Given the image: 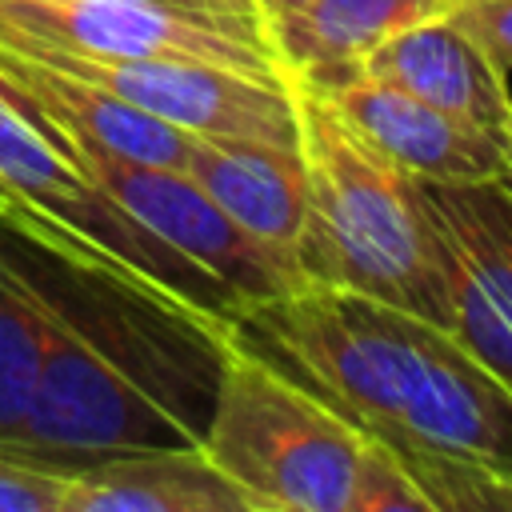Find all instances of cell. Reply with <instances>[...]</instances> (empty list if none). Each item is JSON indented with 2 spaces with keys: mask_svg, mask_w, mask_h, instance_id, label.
<instances>
[{
  "mask_svg": "<svg viewBox=\"0 0 512 512\" xmlns=\"http://www.w3.org/2000/svg\"><path fill=\"white\" fill-rule=\"evenodd\" d=\"M64 140L76 152L80 168L92 176V184L120 212H128L140 228H148L156 240H164L172 252H180L200 272H208L228 292L232 312L308 284L292 252L268 248L252 232H244L184 168L140 164L104 152L100 144L88 140H72V136Z\"/></svg>",
  "mask_w": 512,
  "mask_h": 512,
  "instance_id": "obj_6",
  "label": "cell"
},
{
  "mask_svg": "<svg viewBox=\"0 0 512 512\" xmlns=\"http://www.w3.org/2000/svg\"><path fill=\"white\" fill-rule=\"evenodd\" d=\"M8 216H12V200H8V188L0 184V224H8Z\"/></svg>",
  "mask_w": 512,
  "mask_h": 512,
  "instance_id": "obj_20",
  "label": "cell"
},
{
  "mask_svg": "<svg viewBox=\"0 0 512 512\" xmlns=\"http://www.w3.org/2000/svg\"><path fill=\"white\" fill-rule=\"evenodd\" d=\"M0 184L8 188V228L32 232L44 244L140 280L196 312L228 324V292L120 212L80 168L68 140L0 80Z\"/></svg>",
  "mask_w": 512,
  "mask_h": 512,
  "instance_id": "obj_5",
  "label": "cell"
},
{
  "mask_svg": "<svg viewBox=\"0 0 512 512\" xmlns=\"http://www.w3.org/2000/svg\"><path fill=\"white\" fill-rule=\"evenodd\" d=\"M228 336L384 444L428 512L512 508V380L444 324L368 292L300 284L236 308Z\"/></svg>",
  "mask_w": 512,
  "mask_h": 512,
  "instance_id": "obj_1",
  "label": "cell"
},
{
  "mask_svg": "<svg viewBox=\"0 0 512 512\" xmlns=\"http://www.w3.org/2000/svg\"><path fill=\"white\" fill-rule=\"evenodd\" d=\"M164 4H176V8H184V12H200V16H216V20H232V24L260 28L252 0H164Z\"/></svg>",
  "mask_w": 512,
  "mask_h": 512,
  "instance_id": "obj_18",
  "label": "cell"
},
{
  "mask_svg": "<svg viewBox=\"0 0 512 512\" xmlns=\"http://www.w3.org/2000/svg\"><path fill=\"white\" fill-rule=\"evenodd\" d=\"M4 232L48 316L24 444L68 464L140 448H200L228 324L32 232L8 224Z\"/></svg>",
  "mask_w": 512,
  "mask_h": 512,
  "instance_id": "obj_2",
  "label": "cell"
},
{
  "mask_svg": "<svg viewBox=\"0 0 512 512\" xmlns=\"http://www.w3.org/2000/svg\"><path fill=\"white\" fill-rule=\"evenodd\" d=\"M0 80L72 140L100 144L104 152H116L124 160L184 168V152H188L184 128L164 124V120L116 100L96 84L52 72L4 44H0Z\"/></svg>",
  "mask_w": 512,
  "mask_h": 512,
  "instance_id": "obj_13",
  "label": "cell"
},
{
  "mask_svg": "<svg viewBox=\"0 0 512 512\" xmlns=\"http://www.w3.org/2000/svg\"><path fill=\"white\" fill-rule=\"evenodd\" d=\"M48 316L0 224V440H24L44 360Z\"/></svg>",
  "mask_w": 512,
  "mask_h": 512,
  "instance_id": "obj_15",
  "label": "cell"
},
{
  "mask_svg": "<svg viewBox=\"0 0 512 512\" xmlns=\"http://www.w3.org/2000/svg\"><path fill=\"white\" fill-rule=\"evenodd\" d=\"M356 72L388 80L468 124L512 140L508 84L476 56V48L448 24L444 12L380 40L356 64Z\"/></svg>",
  "mask_w": 512,
  "mask_h": 512,
  "instance_id": "obj_12",
  "label": "cell"
},
{
  "mask_svg": "<svg viewBox=\"0 0 512 512\" xmlns=\"http://www.w3.org/2000/svg\"><path fill=\"white\" fill-rule=\"evenodd\" d=\"M452 4H460V0H444V12H448V8H452Z\"/></svg>",
  "mask_w": 512,
  "mask_h": 512,
  "instance_id": "obj_21",
  "label": "cell"
},
{
  "mask_svg": "<svg viewBox=\"0 0 512 512\" xmlns=\"http://www.w3.org/2000/svg\"><path fill=\"white\" fill-rule=\"evenodd\" d=\"M300 4H308V0H252L256 20H264V16H280V12H292V8H300Z\"/></svg>",
  "mask_w": 512,
  "mask_h": 512,
  "instance_id": "obj_19",
  "label": "cell"
},
{
  "mask_svg": "<svg viewBox=\"0 0 512 512\" xmlns=\"http://www.w3.org/2000/svg\"><path fill=\"white\" fill-rule=\"evenodd\" d=\"M72 468L24 440H0V512H60Z\"/></svg>",
  "mask_w": 512,
  "mask_h": 512,
  "instance_id": "obj_16",
  "label": "cell"
},
{
  "mask_svg": "<svg viewBox=\"0 0 512 512\" xmlns=\"http://www.w3.org/2000/svg\"><path fill=\"white\" fill-rule=\"evenodd\" d=\"M440 12L444 0H308L292 12L264 16L260 36L284 80L312 84L352 72L380 40Z\"/></svg>",
  "mask_w": 512,
  "mask_h": 512,
  "instance_id": "obj_14",
  "label": "cell"
},
{
  "mask_svg": "<svg viewBox=\"0 0 512 512\" xmlns=\"http://www.w3.org/2000/svg\"><path fill=\"white\" fill-rule=\"evenodd\" d=\"M448 24L476 48V56L508 84L512 60V0H460L448 12Z\"/></svg>",
  "mask_w": 512,
  "mask_h": 512,
  "instance_id": "obj_17",
  "label": "cell"
},
{
  "mask_svg": "<svg viewBox=\"0 0 512 512\" xmlns=\"http://www.w3.org/2000/svg\"><path fill=\"white\" fill-rule=\"evenodd\" d=\"M184 172L260 244L292 252L304 220V164L292 144L188 132Z\"/></svg>",
  "mask_w": 512,
  "mask_h": 512,
  "instance_id": "obj_11",
  "label": "cell"
},
{
  "mask_svg": "<svg viewBox=\"0 0 512 512\" xmlns=\"http://www.w3.org/2000/svg\"><path fill=\"white\" fill-rule=\"evenodd\" d=\"M60 512H256L204 448H140L76 464Z\"/></svg>",
  "mask_w": 512,
  "mask_h": 512,
  "instance_id": "obj_10",
  "label": "cell"
},
{
  "mask_svg": "<svg viewBox=\"0 0 512 512\" xmlns=\"http://www.w3.org/2000/svg\"><path fill=\"white\" fill-rule=\"evenodd\" d=\"M296 84V80H288ZM316 92L368 148L428 180H508L512 140L480 124H468L388 80L364 72H340L304 84Z\"/></svg>",
  "mask_w": 512,
  "mask_h": 512,
  "instance_id": "obj_9",
  "label": "cell"
},
{
  "mask_svg": "<svg viewBox=\"0 0 512 512\" xmlns=\"http://www.w3.org/2000/svg\"><path fill=\"white\" fill-rule=\"evenodd\" d=\"M432 244L444 328L512 380V192L508 180L412 176Z\"/></svg>",
  "mask_w": 512,
  "mask_h": 512,
  "instance_id": "obj_7",
  "label": "cell"
},
{
  "mask_svg": "<svg viewBox=\"0 0 512 512\" xmlns=\"http://www.w3.org/2000/svg\"><path fill=\"white\" fill-rule=\"evenodd\" d=\"M200 448L256 512H352L368 436L228 336Z\"/></svg>",
  "mask_w": 512,
  "mask_h": 512,
  "instance_id": "obj_4",
  "label": "cell"
},
{
  "mask_svg": "<svg viewBox=\"0 0 512 512\" xmlns=\"http://www.w3.org/2000/svg\"><path fill=\"white\" fill-rule=\"evenodd\" d=\"M304 164L296 264L308 284L352 288L444 324L412 176L368 148L316 92L288 84Z\"/></svg>",
  "mask_w": 512,
  "mask_h": 512,
  "instance_id": "obj_3",
  "label": "cell"
},
{
  "mask_svg": "<svg viewBox=\"0 0 512 512\" xmlns=\"http://www.w3.org/2000/svg\"><path fill=\"white\" fill-rule=\"evenodd\" d=\"M0 40H32L84 56L196 60L288 84L260 28L184 12L164 0H0Z\"/></svg>",
  "mask_w": 512,
  "mask_h": 512,
  "instance_id": "obj_8",
  "label": "cell"
}]
</instances>
